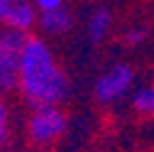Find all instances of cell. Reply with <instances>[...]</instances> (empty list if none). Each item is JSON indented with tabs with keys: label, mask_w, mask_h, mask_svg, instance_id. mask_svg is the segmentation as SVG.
Instances as JSON below:
<instances>
[{
	"label": "cell",
	"mask_w": 154,
	"mask_h": 152,
	"mask_svg": "<svg viewBox=\"0 0 154 152\" xmlns=\"http://www.w3.org/2000/svg\"><path fill=\"white\" fill-rule=\"evenodd\" d=\"M20 93L32 106H59L69 93L66 71L59 66L54 49L42 37H29L25 44L22 71H20Z\"/></svg>",
	"instance_id": "6da1fadb"
},
{
	"label": "cell",
	"mask_w": 154,
	"mask_h": 152,
	"mask_svg": "<svg viewBox=\"0 0 154 152\" xmlns=\"http://www.w3.org/2000/svg\"><path fill=\"white\" fill-rule=\"evenodd\" d=\"M29 34L17 30H0V93L20 91L22 56Z\"/></svg>",
	"instance_id": "7a4b0ae2"
},
{
	"label": "cell",
	"mask_w": 154,
	"mask_h": 152,
	"mask_svg": "<svg viewBox=\"0 0 154 152\" xmlns=\"http://www.w3.org/2000/svg\"><path fill=\"white\" fill-rule=\"evenodd\" d=\"M66 113L61 106H39L27 118V135L34 145H54L66 132Z\"/></svg>",
	"instance_id": "3957f363"
},
{
	"label": "cell",
	"mask_w": 154,
	"mask_h": 152,
	"mask_svg": "<svg viewBox=\"0 0 154 152\" xmlns=\"http://www.w3.org/2000/svg\"><path fill=\"white\" fill-rule=\"evenodd\" d=\"M132 84H134V71L130 64H110L98 79H95V86H93V93L100 103H115L125 98L127 93L132 91Z\"/></svg>",
	"instance_id": "277c9868"
},
{
	"label": "cell",
	"mask_w": 154,
	"mask_h": 152,
	"mask_svg": "<svg viewBox=\"0 0 154 152\" xmlns=\"http://www.w3.org/2000/svg\"><path fill=\"white\" fill-rule=\"evenodd\" d=\"M0 25L27 34L39 25V8L34 0H0Z\"/></svg>",
	"instance_id": "5b68a950"
},
{
	"label": "cell",
	"mask_w": 154,
	"mask_h": 152,
	"mask_svg": "<svg viewBox=\"0 0 154 152\" xmlns=\"http://www.w3.org/2000/svg\"><path fill=\"white\" fill-rule=\"evenodd\" d=\"M42 34H49V37H61L66 34L71 27H73V15L66 5H59V8H51V10H42L39 12V25Z\"/></svg>",
	"instance_id": "8992f818"
},
{
	"label": "cell",
	"mask_w": 154,
	"mask_h": 152,
	"mask_svg": "<svg viewBox=\"0 0 154 152\" xmlns=\"http://www.w3.org/2000/svg\"><path fill=\"white\" fill-rule=\"evenodd\" d=\"M110 27H112V15L108 8H95L86 20V32L91 37V42H103Z\"/></svg>",
	"instance_id": "52a82bcc"
},
{
	"label": "cell",
	"mask_w": 154,
	"mask_h": 152,
	"mask_svg": "<svg viewBox=\"0 0 154 152\" xmlns=\"http://www.w3.org/2000/svg\"><path fill=\"white\" fill-rule=\"evenodd\" d=\"M132 108L140 116L154 118V86H142L137 91H132Z\"/></svg>",
	"instance_id": "ba28073f"
},
{
	"label": "cell",
	"mask_w": 154,
	"mask_h": 152,
	"mask_svg": "<svg viewBox=\"0 0 154 152\" xmlns=\"http://www.w3.org/2000/svg\"><path fill=\"white\" fill-rule=\"evenodd\" d=\"M8 138H10V108L0 96V147L8 142Z\"/></svg>",
	"instance_id": "9c48e42d"
},
{
	"label": "cell",
	"mask_w": 154,
	"mask_h": 152,
	"mask_svg": "<svg viewBox=\"0 0 154 152\" xmlns=\"http://www.w3.org/2000/svg\"><path fill=\"white\" fill-rule=\"evenodd\" d=\"M144 37H147V32L142 27H130L125 32V42L127 44H140V42H144Z\"/></svg>",
	"instance_id": "30bf717a"
},
{
	"label": "cell",
	"mask_w": 154,
	"mask_h": 152,
	"mask_svg": "<svg viewBox=\"0 0 154 152\" xmlns=\"http://www.w3.org/2000/svg\"><path fill=\"white\" fill-rule=\"evenodd\" d=\"M34 5L39 8V12H42V10H51V8L64 5V0H34Z\"/></svg>",
	"instance_id": "8fae6325"
}]
</instances>
